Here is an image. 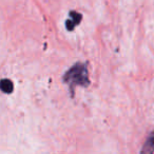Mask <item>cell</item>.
I'll return each instance as SVG.
<instances>
[{
    "instance_id": "cell-1",
    "label": "cell",
    "mask_w": 154,
    "mask_h": 154,
    "mask_svg": "<svg viewBox=\"0 0 154 154\" xmlns=\"http://www.w3.org/2000/svg\"><path fill=\"white\" fill-rule=\"evenodd\" d=\"M63 82L69 85L70 89L76 86L87 87L90 84L89 73L86 63L77 62L72 68H70L63 75Z\"/></svg>"
},
{
    "instance_id": "cell-2",
    "label": "cell",
    "mask_w": 154,
    "mask_h": 154,
    "mask_svg": "<svg viewBox=\"0 0 154 154\" xmlns=\"http://www.w3.org/2000/svg\"><path fill=\"white\" fill-rule=\"evenodd\" d=\"M82 19V14L77 13V12L72 11L70 13V19H68L66 21V28L68 31H73V29L77 26V24H79L80 21Z\"/></svg>"
},
{
    "instance_id": "cell-3",
    "label": "cell",
    "mask_w": 154,
    "mask_h": 154,
    "mask_svg": "<svg viewBox=\"0 0 154 154\" xmlns=\"http://www.w3.org/2000/svg\"><path fill=\"white\" fill-rule=\"evenodd\" d=\"M140 154H154V132L150 133L143 143Z\"/></svg>"
},
{
    "instance_id": "cell-4",
    "label": "cell",
    "mask_w": 154,
    "mask_h": 154,
    "mask_svg": "<svg viewBox=\"0 0 154 154\" xmlns=\"http://www.w3.org/2000/svg\"><path fill=\"white\" fill-rule=\"evenodd\" d=\"M13 89H14V85L12 82V80L8 79V78H5V79L1 80V90H2V92L9 94V93L13 92Z\"/></svg>"
}]
</instances>
